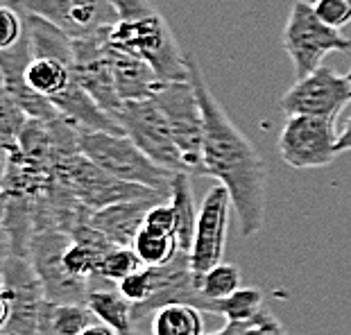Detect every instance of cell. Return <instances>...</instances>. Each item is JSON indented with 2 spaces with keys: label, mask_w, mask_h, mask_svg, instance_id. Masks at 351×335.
Wrapping results in <instances>:
<instances>
[{
  "label": "cell",
  "mask_w": 351,
  "mask_h": 335,
  "mask_svg": "<svg viewBox=\"0 0 351 335\" xmlns=\"http://www.w3.org/2000/svg\"><path fill=\"white\" fill-rule=\"evenodd\" d=\"M189 75L204 114V177H213L218 184L227 186L241 234L243 238H252L265 222L267 168L258 150L236 127L208 88L193 55H189Z\"/></svg>",
  "instance_id": "cell-1"
},
{
  "label": "cell",
  "mask_w": 351,
  "mask_h": 335,
  "mask_svg": "<svg viewBox=\"0 0 351 335\" xmlns=\"http://www.w3.org/2000/svg\"><path fill=\"white\" fill-rule=\"evenodd\" d=\"M118 23L109 43L141 57L163 82L189 79V55H184L163 14L150 0H114Z\"/></svg>",
  "instance_id": "cell-2"
},
{
  "label": "cell",
  "mask_w": 351,
  "mask_h": 335,
  "mask_svg": "<svg viewBox=\"0 0 351 335\" xmlns=\"http://www.w3.org/2000/svg\"><path fill=\"white\" fill-rule=\"evenodd\" d=\"M80 152L125 184L145 186L154 193L170 195L177 173H170L156 161H152L127 134L111 132H80Z\"/></svg>",
  "instance_id": "cell-3"
},
{
  "label": "cell",
  "mask_w": 351,
  "mask_h": 335,
  "mask_svg": "<svg viewBox=\"0 0 351 335\" xmlns=\"http://www.w3.org/2000/svg\"><path fill=\"white\" fill-rule=\"evenodd\" d=\"M281 41L283 50L293 62L295 79H304L322 69V62L331 52L351 50V41L340 29L322 23L308 0H295L290 5Z\"/></svg>",
  "instance_id": "cell-4"
},
{
  "label": "cell",
  "mask_w": 351,
  "mask_h": 335,
  "mask_svg": "<svg viewBox=\"0 0 351 335\" xmlns=\"http://www.w3.org/2000/svg\"><path fill=\"white\" fill-rule=\"evenodd\" d=\"M152 98L159 102L173 127L186 175L204 177V114L191 75L179 82H161Z\"/></svg>",
  "instance_id": "cell-5"
},
{
  "label": "cell",
  "mask_w": 351,
  "mask_h": 335,
  "mask_svg": "<svg viewBox=\"0 0 351 335\" xmlns=\"http://www.w3.org/2000/svg\"><path fill=\"white\" fill-rule=\"evenodd\" d=\"M73 238L59 229H41L29 243V263L39 277L46 299L52 303H80L86 306L91 284L66 267L64 254Z\"/></svg>",
  "instance_id": "cell-6"
},
{
  "label": "cell",
  "mask_w": 351,
  "mask_h": 335,
  "mask_svg": "<svg viewBox=\"0 0 351 335\" xmlns=\"http://www.w3.org/2000/svg\"><path fill=\"white\" fill-rule=\"evenodd\" d=\"M46 293L25 256L5 254L3 260V335H39Z\"/></svg>",
  "instance_id": "cell-7"
},
{
  "label": "cell",
  "mask_w": 351,
  "mask_h": 335,
  "mask_svg": "<svg viewBox=\"0 0 351 335\" xmlns=\"http://www.w3.org/2000/svg\"><path fill=\"white\" fill-rule=\"evenodd\" d=\"M3 5L48 21L73 41L104 36L118 23L114 0H3Z\"/></svg>",
  "instance_id": "cell-8"
},
{
  "label": "cell",
  "mask_w": 351,
  "mask_h": 335,
  "mask_svg": "<svg viewBox=\"0 0 351 335\" xmlns=\"http://www.w3.org/2000/svg\"><path fill=\"white\" fill-rule=\"evenodd\" d=\"M118 125L152 161L170 173H186L173 127L154 98L127 100L118 114Z\"/></svg>",
  "instance_id": "cell-9"
},
{
  "label": "cell",
  "mask_w": 351,
  "mask_h": 335,
  "mask_svg": "<svg viewBox=\"0 0 351 335\" xmlns=\"http://www.w3.org/2000/svg\"><path fill=\"white\" fill-rule=\"evenodd\" d=\"M279 156L295 170L326 168L338 156L335 118L288 116L279 132Z\"/></svg>",
  "instance_id": "cell-10"
},
{
  "label": "cell",
  "mask_w": 351,
  "mask_h": 335,
  "mask_svg": "<svg viewBox=\"0 0 351 335\" xmlns=\"http://www.w3.org/2000/svg\"><path fill=\"white\" fill-rule=\"evenodd\" d=\"M55 175L91 211H98V208H104L109 204L125 202V199L154 195V190L145 188V186L125 184L121 179H116V177H111L109 173H104L98 163H93L82 152L62 156L55 168Z\"/></svg>",
  "instance_id": "cell-11"
},
{
  "label": "cell",
  "mask_w": 351,
  "mask_h": 335,
  "mask_svg": "<svg viewBox=\"0 0 351 335\" xmlns=\"http://www.w3.org/2000/svg\"><path fill=\"white\" fill-rule=\"evenodd\" d=\"M154 272V288L150 299L141 306H134V326L143 322L156 310L170 303H186V306H195L202 312H215L220 315V299L213 301L202 293L197 286V274L193 272L191 254L189 251H179L168 265L152 267Z\"/></svg>",
  "instance_id": "cell-12"
},
{
  "label": "cell",
  "mask_w": 351,
  "mask_h": 335,
  "mask_svg": "<svg viewBox=\"0 0 351 335\" xmlns=\"http://www.w3.org/2000/svg\"><path fill=\"white\" fill-rule=\"evenodd\" d=\"M347 102H351V79L322 66L308 77L297 79L281 95L279 107L286 116L335 118Z\"/></svg>",
  "instance_id": "cell-13"
},
{
  "label": "cell",
  "mask_w": 351,
  "mask_h": 335,
  "mask_svg": "<svg viewBox=\"0 0 351 335\" xmlns=\"http://www.w3.org/2000/svg\"><path fill=\"white\" fill-rule=\"evenodd\" d=\"M231 208H234V202H231L227 186L215 182L199 204L195 238L191 247V265L197 277L222 263Z\"/></svg>",
  "instance_id": "cell-14"
},
{
  "label": "cell",
  "mask_w": 351,
  "mask_h": 335,
  "mask_svg": "<svg viewBox=\"0 0 351 335\" xmlns=\"http://www.w3.org/2000/svg\"><path fill=\"white\" fill-rule=\"evenodd\" d=\"M109 34L95 36V39L73 41V55H75L77 82L111 118L118 121V114H121L125 102L118 95L114 69H111L109 48H107Z\"/></svg>",
  "instance_id": "cell-15"
},
{
  "label": "cell",
  "mask_w": 351,
  "mask_h": 335,
  "mask_svg": "<svg viewBox=\"0 0 351 335\" xmlns=\"http://www.w3.org/2000/svg\"><path fill=\"white\" fill-rule=\"evenodd\" d=\"M166 199H170V195L154 193V195L109 204L91 213V225L116 247H134V240L143 229L147 213Z\"/></svg>",
  "instance_id": "cell-16"
},
{
  "label": "cell",
  "mask_w": 351,
  "mask_h": 335,
  "mask_svg": "<svg viewBox=\"0 0 351 335\" xmlns=\"http://www.w3.org/2000/svg\"><path fill=\"white\" fill-rule=\"evenodd\" d=\"M107 48H109L111 69H114V77H116V88L123 102L152 98L156 86L163 82L156 75V71L152 66L143 62L141 57L132 55V52H125L121 48L111 46L109 41H107Z\"/></svg>",
  "instance_id": "cell-17"
},
{
  "label": "cell",
  "mask_w": 351,
  "mask_h": 335,
  "mask_svg": "<svg viewBox=\"0 0 351 335\" xmlns=\"http://www.w3.org/2000/svg\"><path fill=\"white\" fill-rule=\"evenodd\" d=\"M73 79H75V57L66 59L50 55H32L25 69V82L50 102L55 95L66 91Z\"/></svg>",
  "instance_id": "cell-18"
},
{
  "label": "cell",
  "mask_w": 351,
  "mask_h": 335,
  "mask_svg": "<svg viewBox=\"0 0 351 335\" xmlns=\"http://www.w3.org/2000/svg\"><path fill=\"white\" fill-rule=\"evenodd\" d=\"M86 306L91 308L95 319L111 326L118 333L134 329V306L130 299H125L121 290L114 288H93L88 293Z\"/></svg>",
  "instance_id": "cell-19"
},
{
  "label": "cell",
  "mask_w": 351,
  "mask_h": 335,
  "mask_svg": "<svg viewBox=\"0 0 351 335\" xmlns=\"http://www.w3.org/2000/svg\"><path fill=\"white\" fill-rule=\"evenodd\" d=\"M170 204L175 206L177 215V238L182 251H189L193 247V238H195V227H197V206L195 197H193V186H191V175L177 173L173 179V190H170Z\"/></svg>",
  "instance_id": "cell-20"
},
{
  "label": "cell",
  "mask_w": 351,
  "mask_h": 335,
  "mask_svg": "<svg viewBox=\"0 0 351 335\" xmlns=\"http://www.w3.org/2000/svg\"><path fill=\"white\" fill-rule=\"evenodd\" d=\"M95 315L88 306L80 303H52L46 301L41 310L39 331L50 329L59 335H80L84 329L93 324Z\"/></svg>",
  "instance_id": "cell-21"
},
{
  "label": "cell",
  "mask_w": 351,
  "mask_h": 335,
  "mask_svg": "<svg viewBox=\"0 0 351 335\" xmlns=\"http://www.w3.org/2000/svg\"><path fill=\"white\" fill-rule=\"evenodd\" d=\"M154 335H204L202 310L186 303H170L154 312L152 317Z\"/></svg>",
  "instance_id": "cell-22"
},
{
  "label": "cell",
  "mask_w": 351,
  "mask_h": 335,
  "mask_svg": "<svg viewBox=\"0 0 351 335\" xmlns=\"http://www.w3.org/2000/svg\"><path fill=\"white\" fill-rule=\"evenodd\" d=\"M134 251L143 260L145 267H161V265H168L170 260L182 251V247H179L177 236L159 234V232H152V229L143 227L141 234L136 236V240H134Z\"/></svg>",
  "instance_id": "cell-23"
},
{
  "label": "cell",
  "mask_w": 351,
  "mask_h": 335,
  "mask_svg": "<svg viewBox=\"0 0 351 335\" xmlns=\"http://www.w3.org/2000/svg\"><path fill=\"white\" fill-rule=\"evenodd\" d=\"M199 290L204 293L208 299L218 301L225 297L234 295L241 286V267L234 263H218L211 267L208 272H204L202 277H197Z\"/></svg>",
  "instance_id": "cell-24"
},
{
  "label": "cell",
  "mask_w": 351,
  "mask_h": 335,
  "mask_svg": "<svg viewBox=\"0 0 351 335\" xmlns=\"http://www.w3.org/2000/svg\"><path fill=\"white\" fill-rule=\"evenodd\" d=\"M263 310V290L238 288L234 295L220 299V315L227 322H247Z\"/></svg>",
  "instance_id": "cell-25"
},
{
  "label": "cell",
  "mask_w": 351,
  "mask_h": 335,
  "mask_svg": "<svg viewBox=\"0 0 351 335\" xmlns=\"http://www.w3.org/2000/svg\"><path fill=\"white\" fill-rule=\"evenodd\" d=\"M0 138H3V150H12L19 145V138L27 125V114L19 107V102L10 93H0Z\"/></svg>",
  "instance_id": "cell-26"
},
{
  "label": "cell",
  "mask_w": 351,
  "mask_h": 335,
  "mask_svg": "<svg viewBox=\"0 0 351 335\" xmlns=\"http://www.w3.org/2000/svg\"><path fill=\"white\" fill-rule=\"evenodd\" d=\"M143 265V260L138 258V254L134 251V247H114L104 258V263L100 267V281L107 284H121L123 279H127L130 274L138 272Z\"/></svg>",
  "instance_id": "cell-27"
},
{
  "label": "cell",
  "mask_w": 351,
  "mask_h": 335,
  "mask_svg": "<svg viewBox=\"0 0 351 335\" xmlns=\"http://www.w3.org/2000/svg\"><path fill=\"white\" fill-rule=\"evenodd\" d=\"M152 288H154L152 267H141L138 272L130 274V277L118 284V290L125 295V299L132 301V306H141V303H145L150 299Z\"/></svg>",
  "instance_id": "cell-28"
},
{
  "label": "cell",
  "mask_w": 351,
  "mask_h": 335,
  "mask_svg": "<svg viewBox=\"0 0 351 335\" xmlns=\"http://www.w3.org/2000/svg\"><path fill=\"white\" fill-rule=\"evenodd\" d=\"M313 10L322 23L333 29H342L351 23V5L349 0H315Z\"/></svg>",
  "instance_id": "cell-29"
},
{
  "label": "cell",
  "mask_w": 351,
  "mask_h": 335,
  "mask_svg": "<svg viewBox=\"0 0 351 335\" xmlns=\"http://www.w3.org/2000/svg\"><path fill=\"white\" fill-rule=\"evenodd\" d=\"M27 32V23H25V14L19 12L16 7L3 5V34H0V46L12 48L23 39Z\"/></svg>",
  "instance_id": "cell-30"
},
{
  "label": "cell",
  "mask_w": 351,
  "mask_h": 335,
  "mask_svg": "<svg viewBox=\"0 0 351 335\" xmlns=\"http://www.w3.org/2000/svg\"><path fill=\"white\" fill-rule=\"evenodd\" d=\"M143 227L152 229V232H159V234L177 236V215H175V206L170 204V199L156 204L152 211L147 213ZM177 240H179V238H177Z\"/></svg>",
  "instance_id": "cell-31"
},
{
  "label": "cell",
  "mask_w": 351,
  "mask_h": 335,
  "mask_svg": "<svg viewBox=\"0 0 351 335\" xmlns=\"http://www.w3.org/2000/svg\"><path fill=\"white\" fill-rule=\"evenodd\" d=\"M243 335H288V331L272 312L261 310L256 317L243 322Z\"/></svg>",
  "instance_id": "cell-32"
},
{
  "label": "cell",
  "mask_w": 351,
  "mask_h": 335,
  "mask_svg": "<svg viewBox=\"0 0 351 335\" xmlns=\"http://www.w3.org/2000/svg\"><path fill=\"white\" fill-rule=\"evenodd\" d=\"M338 152H351V116L345 121V125L338 132Z\"/></svg>",
  "instance_id": "cell-33"
},
{
  "label": "cell",
  "mask_w": 351,
  "mask_h": 335,
  "mask_svg": "<svg viewBox=\"0 0 351 335\" xmlns=\"http://www.w3.org/2000/svg\"><path fill=\"white\" fill-rule=\"evenodd\" d=\"M80 335H121V333L114 331L107 324H102V322H93L91 326H88V329H84Z\"/></svg>",
  "instance_id": "cell-34"
},
{
  "label": "cell",
  "mask_w": 351,
  "mask_h": 335,
  "mask_svg": "<svg viewBox=\"0 0 351 335\" xmlns=\"http://www.w3.org/2000/svg\"><path fill=\"white\" fill-rule=\"evenodd\" d=\"M206 335H243V322H227L220 331H213Z\"/></svg>",
  "instance_id": "cell-35"
},
{
  "label": "cell",
  "mask_w": 351,
  "mask_h": 335,
  "mask_svg": "<svg viewBox=\"0 0 351 335\" xmlns=\"http://www.w3.org/2000/svg\"><path fill=\"white\" fill-rule=\"evenodd\" d=\"M121 335H145L141 329H136V326H134V329H130V331H125V333H121Z\"/></svg>",
  "instance_id": "cell-36"
},
{
  "label": "cell",
  "mask_w": 351,
  "mask_h": 335,
  "mask_svg": "<svg viewBox=\"0 0 351 335\" xmlns=\"http://www.w3.org/2000/svg\"><path fill=\"white\" fill-rule=\"evenodd\" d=\"M39 335H59V333H55V331H50V329H43V331H39Z\"/></svg>",
  "instance_id": "cell-37"
},
{
  "label": "cell",
  "mask_w": 351,
  "mask_h": 335,
  "mask_svg": "<svg viewBox=\"0 0 351 335\" xmlns=\"http://www.w3.org/2000/svg\"><path fill=\"white\" fill-rule=\"evenodd\" d=\"M347 77H349V79H351V71H349V73H347Z\"/></svg>",
  "instance_id": "cell-38"
},
{
  "label": "cell",
  "mask_w": 351,
  "mask_h": 335,
  "mask_svg": "<svg viewBox=\"0 0 351 335\" xmlns=\"http://www.w3.org/2000/svg\"><path fill=\"white\" fill-rule=\"evenodd\" d=\"M349 5H351V0H349Z\"/></svg>",
  "instance_id": "cell-39"
}]
</instances>
